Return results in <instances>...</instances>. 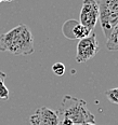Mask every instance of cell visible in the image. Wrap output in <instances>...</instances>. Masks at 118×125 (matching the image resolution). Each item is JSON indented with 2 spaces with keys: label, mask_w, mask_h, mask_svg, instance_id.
<instances>
[{
  "label": "cell",
  "mask_w": 118,
  "mask_h": 125,
  "mask_svg": "<svg viewBox=\"0 0 118 125\" xmlns=\"http://www.w3.org/2000/svg\"><path fill=\"white\" fill-rule=\"evenodd\" d=\"M0 51L14 55H29L35 51L34 38L26 25H19L0 35Z\"/></svg>",
  "instance_id": "1"
},
{
  "label": "cell",
  "mask_w": 118,
  "mask_h": 125,
  "mask_svg": "<svg viewBox=\"0 0 118 125\" xmlns=\"http://www.w3.org/2000/svg\"><path fill=\"white\" fill-rule=\"evenodd\" d=\"M87 105L88 104L86 100L70 95H65L56 113L60 119H69L74 125L94 123L95 116L88 109Z\"/></svg>",
  "instance_id": "2"
},
{
  "label": "cell",
  "mask_w": 118,
  "mask_h": 125,
  "mask_svg": "<svg viewBox=\"0 0 118 125\" xmlns=\"http://www.w3.org/2000/svg\"><path fill=\"white\" fill-rule=\"evenodd\" d=\"M100 51V45L96 39V35L91 32L88 37L78 40L77 52H76V62H86L94 57Z\"/></svg>",
  "instance_id": "3"
},
{
  "label": "cell",
  "mask_w": 118,
  "mask_h": 125,
  "mask_svg": "<svg viewBox=\"0 0 118 125\" xmlns=\"http://www.w3.org/2000/svg\"><path fill=\"white\" fill-rule=\"evenodd\" d=\"M79 20L80 24L92 32L99 21V2L95 0H83Z\"/></svg>",
  "instance_id": "4"
},
{
  "label": "cell",
  "mask_w": 118,
  "mask_h": 125,
  "mask_svg": "<svg viewBox=\"0 0 118 125\" xmlns=\"http://www.w3.org/2000/svg\"><path fill=\"white\" fill-rule=\"evenodd\" d=\"M30 125H59L61 119L56 111H53L47 107H40L29 118Z\"/></svg>",
  "instance_id": "5"
},
{
  "label": "cell",
  "mask_w": 118,
  "mask_h": 125,
  "mask_svg": "<svg viewBox=\"0 0 118 125\" xmlns=\"http://www.w3.org/2000/svg\"><path fill=\"white\" fill-rule=\"evenodd\" d=\"M63 33L66 38L72 40H81L88 37L91 31H89L85 26L76 21H67L63 26Z\"/></svg>",
  "instance_id": "6"
},
{
  "label": "cell",
  "mask_w": 118,
  "mask_h": 125,
  "mask_svg": "<svg viewBox=\"0 0 118 125\" xmlns=\"http://www.w3.org/2000/svg\"><path fill=\"white\" fill-rule=\"evenodd\" d=\"M99 20L102 31L106 39L111 36L113 29L118 24V14H112L106 12H99Z\"/></svg>",
  "instance_id": "7"
},
{
  "label": "cell",
  "mask_w": 118,
  "mask_h": 125,
  "mask_svg": "<svg viewBox=\"0 0 118 125\" xmlns=\"http://www.w3.org/2000/svg\"><path fill=\"white\" fill-rule=\"evenodd\" d=\"M99 12L118 14V0H100Z\"/></svg>",
  "instance_id": "8"
},
{
  "label": "cell",
  "mask_w": 118,
  "mask_h": 125,
  "mask_svg": "<svg viewBox=\"0 0 118 125\" xmlns=\"http://www.w3.org/2000/svg\"><path fill=\"white\" fill-rule=\"evenodd\" d=\"M106 48L109 51H118V24L113 29L111 36L106 39Z\"/></svg>",
  "instance_id": "9"
},
{
  "label": "cell",
  "mask_w": 118,
  "mask_h": 125,
  "mask_svg": "<svg viewBox=\"0 0 118 125\" xmlns=\"http://www.w3.org/2000/svg\"><path fill=\"white\" fill-rule=\"evenodd\" d=\"M105 96L111 103L115 104V105H118V87L105 91Z\"/></svg>",
  "instance_id": "10"
},
{
  "label": "cell",
  "mask_w": 118,
  "mask_h": 125,
  "mask_svg": "<svg viewBox=\"0 0 118 125\" xmlns=\"http://www.w3.org/2000/svg\"><path fill=\"white\" fill-rule=\"evenodd\" d=\"M4 79L6 78H0V99L8 100L10 97V92L4 84Z\"/></svg>",
  "instance_id": "11"
},
{
  "label": "cell",
  "mask_w": 118,
  "mask_h": 125,
  "mask_svg": "<svg viewBox=\"0 0 118 125\" xmlns=\"http://www.w3.org/2000/svg\"><path fill=\"white\" fill-rule=\"evenodd\" d=\"M52 71L56 75H63L65 73V65L61 62H56L52 65Z\"/></svg>",
  "instance_id": "12"
},
{
  "label": "cell",
  "mask_w": 118,
  "mask_h": 125,
  "mask_svg": "<svg viewBox=\"0 0 118 125\" xmlns=\"http://www.w3.org/2000/svg\"><path fill=\"white\" fill-rule=\"evenodd\" d=\"M61 123H62V125H74V123H73L69 119H63L61 121Z\"/></svg>",
  "instance_id": "13"
},
{
  "label": "cell",
  "mask_w": 118,
  "mask_h": 125,
  "mask_svg": "<svg viewBox=\"0 0 118 125\" xmlns=\"http://www.w3.org/2000/svg\"><path fill=\"white\" fill-rule=\"evenodd\" d=\"M0 78H6V73H3V72H0Z\"/></svg>",
  "instance_id": "14"
},
{
  "label": "cell",
  "mask_w": 118,
  "mask_h": 125,
  "mask_svg": "<svg viewBox=\"0 0 118 125\" xmlns=\"http://www.w3.org/2000/svg\"><path fill=\"white\" fill-rule=\"evenodd\" d=\"M82 125H96V124H94V123H85V124H82Z\"/></svg>",
  "instance_id": "15"
},
{
  "label": "cell",
  "mask_w": 118,
  "mask_h": 125,
  "mask_svg": "<svg viewBox=\"0 0 118 125\" xmlns=\"http://www.w3.org/2000/svg\"><path fill=\"white\" fill-rule=\"evenodd\" d=\"M6 1H11V0H6Z\"/></svg>",
  "instance_id": "16"
},
{
  "label": "cell",
  "mask_w": 118,
  "mask_h": 125,
  "mask_svg": "<svg viewBox=\"0 0 118 125\" xmlns=\"http://www.w3.org/2000/svg\"><path fill=\"white\" fill-rule=\"evenodd\" d=\"M1 1H3V0H0V2H1Z\"/></svg>",
  "instance_id": "17"
}]
</instances>
